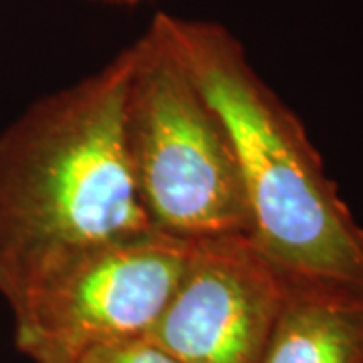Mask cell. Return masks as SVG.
<instances>
[{"instance_id":"4","label":"cell","mask_w":363,"mask_h":363,"mask_svg":"<svg viewBox=\"0 0 363 363\" xmlns=\"http://www.w3.org/2000/svg\"><path fill=\"white\" fill-rule=\"evenodd\" d=\"M192 240L157 228L81 252L11 305L14 343L33 363L145 337L180 281Z\"/></svg>"},{"instance_id":"8","label":"cell","mask_w":363,"mask_h":363,"mask_svg":"<svg viewBox=\"0 0 363 363\" xmlns=\"http://www.w3.org/2000/svg\"><path fill=\"white\" fill-rule=\"evenodd\" d=\"M104 2H117V4H138L143 0H104Z\"/></svg>"},{"instance_id":"2","label":"cell","mask_w":363,"mask_h":363,"mask_svg":"<svg viewBox=\"0 0 363 363\" xmlns=\"http://www.w3.org/2000/svg\"><path fill=\"white\" fill-rule=\"evenodd\" d=\"M150 26L230 135L260 255L286 283L363 289V226L297 113L255 71L242 43L218 23L166 13Z\"/></svg>"},{"instance_id":"7","label":"cell","mask_w":363,"mask_h":363,"mask_svg":"<svg viewBox=\"0 0 363 363\" xmlns=\"http://www.w3.org/2000/svg\"><path fill=\"white\" fill-rule=\"evenodd\" d=\"M73 363H180L147 337L107 343L81 353Z\"/></svg>"},{"instance_id":"1","label":"cell","mask_w":363,"mask_h":363,"mask_svg":"<svg viewBox=\"0 0 363 363\" xmlns=\"http://www.w3.org/2000/svg\"><path fill=\"white\" fill-rule=\"evenodd\" d=\"M133 45L0 135V295L9 307L81 252L156 228L123 145Z\"/></svg>"},{"instance_id":"3","label":"cell","mask_w":363,"mask_h":363,"mask_svg":"<svg viewBox=\"0 0 363 363\" xmlns=\"http://www.w3.org/2000/svg\"><path fill=\"white\" fill-rule=\"evenodd\" d=\"M123 145L152 224L184 240L250 238V212L230 135L150 26L133 43Z\"/></svg>"},{"instance_id":"6","label":"cell","mask_w":363,"mask_h":363,"mask_svg":"<svg viewBox=\"0 0 363 363\" xmlns=\"http://www.w3.org/2000/svg\"><path fill=\"white\" fill-rule=\"evenodd\" d=\"M260 363H363V289L285 281Z\"/></svg>"},{"instance_id":"5","label":"cell","mask_w":363,"mask_h":363,"mask_svg":"<svg viewBox=\"0 0 363 363\" xmlns=\"http://www.w3.org/2000/svg\"><path fill=\"white\" fill-rule=\"evenodd\" d=\"M283 297V277L248 236L192 240L145 337L180 363H260Z\"/></svg>"}]
</instances>
